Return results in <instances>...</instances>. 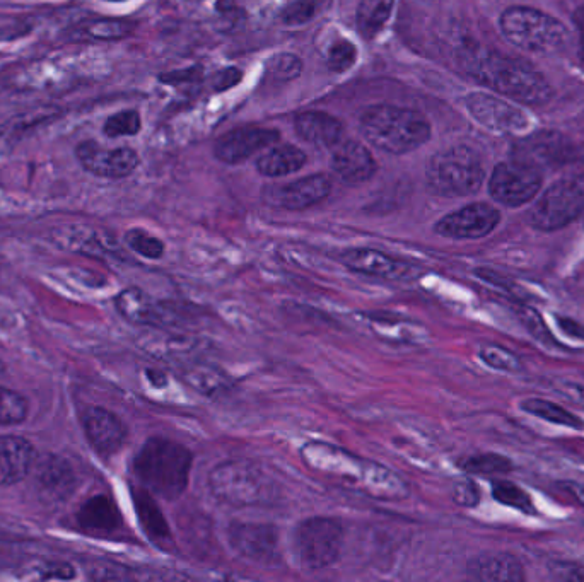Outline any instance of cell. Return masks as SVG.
<instances>
[{
  "instance_id": "obj_1",
  "label": "cell",
  "mask_w": 584,
  "mask_h": 582,
  "mask_svg": "<svg viewBox=\"0 0 584 582\" xmlns=\"http://www.w3.org/2000/svg\"><path fill=\"white\" fill-rule=\"evenodd\" d=\"M463 65L484 86L523 105H544L552 98L547 79L523 60L477 48L463 57Z\"/></svg>"
},
{
  "instance_id": "obj_2",
  "label": "cell",
  "mask_w": 584,
  "mask_h": 582,
  "mask_svg": "<svg viewBox=\"0 0 584 582\" xmlns=\"http://www.w3.org/2000/svg\"><path fill=\"white\" fill-rule=\"evenodd\" d=\"M193 456L182 444L151 437L135 454L134 472L146 489L175 501L185 492Z\"/></svg>"
},
{
  "instance_id": "obj_3",
  "label": "cell",
  "mask_w": 584,
  "mask_h": 582,
  "mask_svg": "<svg viewBox=\"0 0 584 582\" xmlns=\"http://www.w3.org/2000/svg\"><path fill=\"white\" fill-rule=\"evenodd\" d=\"M361 132L364 139L380 151L407 154L426 144L431 137V125L419 111L376 105L363 111Z\"/></svg>"
},
{
  "instance_id": "obj_4",
  "label": "cell",
  "mask_w": 584,
  "mask_h": 582,
  "mask_svg": "<svg viewBox=\"0 0 584 582\" xmlns=\"http://www.w3.org/2000/svg\"><path fill=\"white\" fill-rule=\"evenodd\" d=\"M499 24L506 40L523 52L549 55L561 52L569 43L566 26L533 7H509L501 14Z\"/></svg>"
},
{
  "instance_id": "obj_5",
  "label": "cell",
  "mask_w": 584,
  "mask_h": 582,
  "mask_svg": "<svg viewBox=\"0 0 584 582\" xmlns=\"http://www.w3.org/2000/svg\"><path fill=\"white\" fill-rule=\"evenodd\" d=\"M212 494L229 506H262L277 495L274 480L253 461L221 463L209 475Z\"/></svg>"
},
{
  "instance_id": "obj_6",
  "label": "cell",
  "mask_w": 584,
  "mask_h": 582,
  "mask_svg": "<svg viewBox=\"0 0 584 582\" xmlns=\"http://www.w3.org/2000/svg\"><path fill=\"white\" fill-rule=\"evenodd\" d=\"M427 185L441 197H468L479 192L485 169L479 154L467 146H455L434 154L426 169Z\"/></svg>"
},
{
  "instance_id": "obj_7",
  "label": "cell",
  "mask_w": 584,
  "mask_h": 582,
  "mask_svg": "<svg viewBox=\"0 0 584 582\" xmlns=\"http://www.w3.org/2000/svg\"><path fill=\"white\" fill-rule=\"evenodd\" d=\"M584 214V173L555 181L528 212L538 231H557Z\"/></svg>"
},
{
  "instance_id": "obj_8",
  "label": "cell",
  "mask_w": 584,
  "mask_h": 582,
  "mask_svg": "<svg viewBox=\"0 0 584 582\" xmlns=\"http://www.w3.org/2000/svg\"><path fill=\"white\" fill-rule=\"evenodd\" d=\"M344 545V526L339 519L310 518L299 524L296 550L299 562L308 571H322L335 564Z\"/></svg>"
},
{
  "instance_id": "obj_9",
  "label": "cell",
  "mask_w": 584,
  "mask_h": 582,
  "mask_svg": "<svg viewBox=\"0 0 584 582\" xmlns=\"http://www.w3.org/2000/svg\"><path fill=\"white\" fill-rule=\"evenodd\" d=\"M542 187V173L535 164L514 159L497 164L489 181V193L497 204L520 207L537 195Z\"/></svg>"
},
{
  "instance_id": "obj_10",
  "label": "cell",
  "mask_w": 584,
  "mask_h": 582,
  "mask_svg": "<svg viewBox=\"0 0 584 582\" xmlns=\"http://www.w3.org/2000/svg\"><path fill=\"white\" fill-rule=\"evenodd\" d=\"M74 154L84 171L108 180L127 178L141 163L139 154L130 147L106 149L94 140H84L77 144Z\"/></svg>"
},
{
  "instance_id": "obj_11",
  "label": "cell",
  "mask_w": 584,
  "mask_h": 582,
  "mask_svg": "<svg viewBox=\"0 0 584 582\" xmlns=\"http://www.w3.org/2000/svg\"><path fill=\"white\" fill-rule=\"evenodd\" d=\"M332 192L327 176L311 175L301 180L263 188V202L275 209L303 210L320 204Z\"/></svg>"
},
{
  "instance_id": "obj_12",
  "label": "cell",
  "mask_w": 584,
  "mask_h": 582,
  "mask_svg": "<svg viewBox=\"0 0 584 582\" xmlns=\"http://www.w3.org/2000/svg\"><path fill=\"white\" fill-rule=\"evenodd\" d=\"M501 222V214L489 204H470L439 219L434 231L451 239H479L491 234Z\"/></svg>"
},
{
  "instance_id": "obj_13",
  "label": "cell",
  "mask_w": 584,
  "mask_h": 582,
  "mask_svg": "<svg viewBox=\"0 0 584 582\" xmlns=\"http://www.w3.org/2000/svg\"><path fill=\"white\" fill-rule=\"evenodd\" d=\"M467 108L470 115L482 123L485 129L497 134H520L530 125V120L520 108L504 99L494 98L491 94H470Z\"/></svg>"
},
{
  "instance_id": "obj_14",
  "label": "cell",
  "mask_w": 584,
  "mask_h": 582,
  "mask_svg": "<svg viewBox=\"0 0 584 582\" xmlns=\"http://www.w3.org/2000/svg\"><path fill=\"white\" fill-rule=\"evenodd\" d=\"M229 542L241 557L257 564H272L279 559V533L270 524H231Z\"/></svg>"
},
{
  "instance_id": "obj_15",
  "label": "cell",
  "mask_w": 584,
  "mask_h": 582,
  "mask_svg": "<svg viewBox=\"0 0 584 582\" xmlns=\"http://www.w3.org/2000/svg\"><path fill=\"white\" fill-rule=\"evenodd\" d=\"M279 132L262 127H240L222 135L214 146V154L222 163L238 164L245 159L252 158L253 154L272 146L279 140Z\"/></svg>"
},
{
  "instance_id": "obj_16",
  "label": "cell",
  "mask_w": 584,
  "mask_h": 582,
  "mask_svg": "<svg viewBox=\"0 0 584 582\" xmlns=\"http://www.w3.org/2000/svg\"><path fill=\"white\" fill-rule=\"evenodd\" d=\"M340 262L354 272L381 280L407 279L414 270L409 263L371 248H352L344 251L340 255Z\"/></svg>"
},
{
  "instance_id": "obj_17",
  "label": "cell",
  "mask_w": 584,
  "mask_h": 582,
  "mask_svg": "<svg viewBox=\"0 0 584 582\" xmlns=\"http://www.w3.org/2000/svg\"><path fill=\"white\" fill-rule=\"evenodd\" d=\"M89 443L103 456L117 453L127 441V427L117 415L101 407L89 408L82 419Z\"/></svg>"
},
{
  "instance_id": "obj_18",
  "label": "cell",
  "mask_w": 584,
  "mask_h": 582,
  "mask_svg": "<svg viewBox=\"0 0 584 582\" xmlns=\"http://www.w3.org/2000/svg\"><path fill=\"white\" fill-rule=\"evenodd\" d=\"M332 168L335 175L347 185H361L373 178L376 161L363 144L347 140L340 142L333 152Z\"/></svg>"
},
{
  "instance_id": "obj_19",
  "label": "cell",
  "mask_w": 584,
  "mask_h": 582,
  "mask_svg": "<svg viewBox=\"0 0 584 582\" xmlns=\"http://www.w3.org/2000/svg\"><path fill=\"white\" fill-rule=\"evenodd\" d=\"M36 451L30 441L19 436H0V485L21 482L33 470Z\"/></svg>"
},
{
  "instance_id": "obj_20",
  "label": "cell",
  "mask_w": 584,
  "mask_h": 582,
  "mask_svg": "<svg viewBox=\"0 0 584 582\" xmlns=\"http://www.w3.org/2000/svg\"><path fill=\"white\" fill-rule=\"evenodd\" d=\"M468 576L482 582L525 581V571L520 560L511 553H484L468 562Z\"/></svg>"
},
{
  "instance_id": "obj_21",
  "label": "cell",
  "mask_w": 584,
  "mask_h": 582,
  "mask_svg": "<svg viewBox=\"0 0 584 582\" xmlns=\"http://www.w3.org/2000/svg\"><path fill=\"white\" fill-rule=\"evenodd\" d=\"M294 127L301 139L313 146H339L344 127L337 118L323 111H304L294 120Z\"/></svg>"
},
{
  "instance_id": "obj_22",
  "label": "cell",
  "mask_w": 584,
  "mask_h": 582,
  "mask_svg": "<svg viewBox=\"0 0 584 582\" xmlns=\"http://www.w3.org/2000/svg\"><path fill=\"white\" fill-rule=\"evenodd\" d=\"M135 24L129 19L98 18L77 24L67 31V40L72 43L88 41H115L134 33Z\"/></svg>"
},
{
  "instance_id": "obj_23",
  "label": "cell",
  "mask_w": 584,
  "mask_h": 582,
  "mask_svg": "<svg viewBox=\"0 0 584 582\" xmlns=\"http://www.w3.org/2000/svg\"><path fill=\"white\" fill-rule=\"evenodd\" d=\"M115 306L118 313L134 325H158L161 321V309L158 308V304L137 287L120 292L115 299Z\"/></svg>"
},
{
  "instance_id": "obj_24",
  "label": "cell",
  "mask_w": 584,
  "mask_h": 582,
  "mask_svg": "<svg viewBox=\"0 0 584 582\" xmlns=\"http://www.w3.org/2000/svg\"><path fill=\"white\" fill-rule=\"evenodd\" d=\"M134 504L147 536L151 538L152 542L158 543L159 547L170 548V526L166 523L161 509H159L158 504L149 495V492H146V490H135Z\"/></svg>"
},
{
  "instance_id": "obj_25",
  "label": "cell",
  "mask_w": 584,
  "mask_h": 582,
  "mask_svg": "<svg viewBox=\"0 0 584 582\" xmlns=\"http://www.w3.org/2000/svg\"><path fill=\"white\" fill-rule=\"evenodd\" d=\"M79 523L84 530L94 531V533H111L118 530V526L122 524V518L115 502L105 495H98L86 502L79 511Z\"/></svg>"
},
{
  "instance_id": "obj_26",
  "label": "cell",
  "mask_w": 584,
  "mask_h": 582,
  "mask_svg": "<svg viewBox=\"0 0 584 582\" xmlns=\"http://www.w3.org/2000/svg\"><path fill=\"white\" fill-rule=\"evenodd\" d=\"M304 163H306V154L298 147L277 146L258 158L257 169L263 176L279 178V176L296 173L303 168Z\"/></svg>"
},
{
  "instance_id": "obj_27",
  "label": "cell",
  "mask_w": 584,
  "mask_h": 582,
  "mask_svg": "<svg viewBox=\"0 0 584 582\" xmlns=\"http://www.w3.org/2000/svg\"><path fill=\"white\" fill-rule=\"evenodd\" d=\"M520 408L526 414L547 420L550 424L562 425V427H569V429H576V431L584 429V422L579 419L578 415H574L567 408L555 405L554 402H549L544 398H526L520 403Z\"/></svg>"
},
{
  "instance_id": "obj_28",
  "label": "cell",
  "mask_w": 584,
  "mask_h": 582,
  "mask_svg": "<svg viewBox=\"0 0 584 582\" xmlns=\"http://www.w3.org/2000/svg\"><path fill=\"white\" fill-rule=\"evenodd\" d=\"M393 4L395 0H361L357 9V30L366 40L383 30L392 14Z\"/></svg>"
},
{
  "instance_id": "obj_29",
  "label": "cell",
  "mask_w": 584,
  "mask_h": 582,
  "mask_svg": "<svg viewBox=\"0 0 584 582\" xmlns=\"http://www.w3.org/2000/svg\"><path fill=\"white\" fill-rule=\"evenodd\" d=\"M492 497L499 504L518 509L520 513L528 514V516L537 514L533 499L528 492L509 480H492Z\"/></svg>"
},
{
  "instance_id": "obj_30",
  "label": "cell",
  "mask_w": 584,
  "mask_h": 582,
  "mask_svg": "<svg viewBox=\"0 0 584 582\" xmlns=\"http://www.w3.org/2000/svg\"><path fill=\"white\" fill-rule=\"evenodd\" d=\"M463 470L470 475H482V477H491V475H504L513 470V461L508 456L497 453H482L470 456L463 463Z\"/></svg>"
},
{
  "instance_id": "obj_31",
  "label": "cell",
  "mask_w": 584,
  "mask_h": 582,
  "mask_svg": "<svg viewBox=\"0 0 584 582\" xmlns=\"http://www.w3.org/2000/svg\"><path fill=\"white\" fill-rule=\"evenodd\" d=\"M185 379H187L188 385H192L193 388H197L200 393H205V395L222 393L228 388V378L214 367H188L185 371Z\"/></svg>"
},
{
  "instance_id": "obj_32",
  "label": "cell",
  "mask_w": 584,
  "mask_h": 582,
  "mask_svg": "<svg viewBox=\"0 0 584 582\" xmlns=\"http://www.w3.org/2000/svg\"><path fill=\"white\" fill-rule=\"evenodd\" d=\"M28 417V402L18 391L0 386V425H16Z\"/></svg>"
},
{
  "instance_id": "obj_33",
  "label": "cell",
  "mask_w": 584,
  "mask_h": 582,
  "mask_svg": "<svg viewBox=\"0 0 584 582\" xmlns=\"http://www.w3.org/2000/svg\"><path fill=\"white\" fill-rule=\"evenodd\" d=\"M479 357L484 361L485 366L492 367L496 371H503V373H520L523 369L520 359L514 356L511 350L504 349L501 345H482L479 349Z\"/></svg>"
},
{
  "instance_id": "obj_34",
  "label": "cell",
  "mask_w": 584,
  "mask_h": 582,
  "mask_svg": "<svg viewBox=\"0 0 584 582\" xmlns=\"http://www.w3.org/2000/svg\"><path fill=\"white\" fill-rule=\"evenodd\" d=\"M141 115L135 110L118 111L111 115L103 125V134L110 139L125 137V135H137L141 132Z\"/></svg>"
},
{
  "instance_id": "obj_35",
  "label": "cell",
  "mask_w": 584,
  "mask_h": 582,
  "mask_svg": "<svg viewBox=\"0 0 584 582\" xmlns=\"http://www.w3.org/2000/svg\"><path fill=\"white\" fill-rule=\"evenodd\" d=\"M327 2L328 0H296L284 7V11L281 12L282 23L289 26L310 23L311 19H315L323 11Z\"/></svg>"
},
{
  "instance_id": "obj_36",
  "label": "cell",
  "mask_w": 584,
  "mask_h": 582,
  "mask_svg": "<svg viewBox=\"0 0 584 582\" xmlns=\"http://www.w3.org/2000/svg\"><path fill=\"white\" fill-rule=\"evenodd\" d=\"M125 243L129 245L130 250H134L135 253L149 260H158L164 255L163 241L142 229H132L125 234Z\"/></svg>"
},
{
  "instance_id": "obj_37",
  "label": "cell",
  "mask_w": 584,
  "mask_h": 582,
  "mask_svg": "<svg viewBox=\"0 0 584 582\" xmlns=\"http://www.w3.org/2000/svg\"><path fill=\"white\" fill-rule=\"evenodd\" d=\"M40 477L41 484L53 492H65L71 489V468L60 461L50 458L45 465L41 466Z\"/></svg>"
},
{
  "instance_id": "obj_38",
  "label": "cell",
  "mask_w": 584,
  "mask_h": 582,
  "mask_svg": "<svg viewBox=\"0 0 584 582\" xmlns=\"http://www.w3.org/2000/svg\"><path fill=\"white\" fill-rule=\"evenodd\" d=\"M357 50L349 40H339L332 43L328 50L327 64L335 72H345L356 64Z\"/></svg>"
},
{
  "instance_id": "obj_39",
  "label": "cell",
  "mask_w": 584,
  "mask_h": 582,
  "mask_svg": "<svg viewBox=\"0 0 584 582\" xmlns=\"http://www.w3.org/2000/svg\"><path fill=\"white\" fill-rule=\"evenodd\" d=\"M270 74L279 79V81H291L301 74L303 64L296 55L291 53H282V55H275L274 59L270 60L267 65Z\"/></svg>"
},
{
  "instance_id": "obj_40",
  "label": "cell",
  "mask_w": 584,
  "mask_h": 582,
  "mask_svg": "<svg viewBox=\"0 0 584 582\" xmlns=\"http://www.w3.org/2000/svg\"><path fill=\"white\" fill-rule=\"evenodd\" d=\"M453 501H455L458 506H477L480 502L479 487H477V484H474L472 480L456 482L455 487H453Z\"/></svg>"
},
{
  "instance_id": "obj_41",
  "label": "cell",
  "mask_w": 584,
  "mask_h": 582,
  "mask_svg": "<svg viewBox=\"0 0 584 582\" xmlns=\"http://www.w3.org/2000/svg\"><path fill=\"white\" fill-rule=\"evenodd\" d=\"M521 320H523V323H525L526 328L530 330L533 337L540 340L542 344L557 345L555 344L552 335H550L549 330H547V326L544 325V321H542L540 315L535 313L533 309H525V311L521 313Z\"/></svg>"
},
{
  "instance_id": "obj_42",
  "label": "cell",
  "mask_w": 584,
  "mask_h": 582,
  "mask_svg": "<svg viewBox=\"0 0 584 582\" xmlns=\"http://www.w3.org/2000/svg\"><path fill=\"white\" fill-rule=\"evenodd\" d=\"M549 571L559 581H584V567L574 562H554Z\"/></svg>"
},
{
  "instance_id": "obj_43",
  "label": "cell",
  "mask_w": 584,
  "mask_h": 582,
  "mask_svg": "<svg viewBox=\"0 0 584 582\" xmlns=\"http://www.w3.org/2000/svg\"><path fill=\"white\" fill-rule=\"evenodd\" d=\"M241 77H243V74H241L240 69L228 67V69H222L217 72L214 79H212V86L216 91H228V89L234 88L241 81Z\"/></svg>"
},
{
  "instance_id": "obj_44",
  "label": "cell",
  "mask_w": 584,
  "mask_h": 582,
  "mask_svg": "<svg viewBox=\"0 0 584 582\" xmlns=\"http://www.w3.org/2000/svg\"><path fill=\"white\" fill-rule=\"evenodd\" d=\"M202 76V69L200 67H192V69L178 70V72H171V74H163L159 77L161 81L166 84H180L182 81H195Z\"/></svg>"
},
{
  "instance_id": "obj_45",
  "label": "cell",
  "mask_w": 584,
  "mask_h": 582,
  "mask_svg": "<svg viewBox=\"0 0 584 582\" xmlns=\"http://www.w3.org/2000/svg\"><path fill=\"white\" fill-rule=\"evenodd\" d=\"M559 391L566 398H569L571 402L578 403V405L584 407V385H579V383H561L559 385Z\"/></svg>"
},
{
  "instance_id": "obj_46",
  "label": "cell",
  "mask_w": 584,
  "mask_h": 582,
  "mask_svg": "<svg viewBox=\"0 0 584 582\" xmlns=\"http://www.w3.org/2000/svg\"><path fill=\"white\" fill-rule=\"evenodd\" d=\"M557 325L561 326L562 332L574 338H584V326L578 321L566 318V316H557Z\"/></svg>"
},
{
  "instance_id": "obj_47",
  "label": "cell",
  "mask_w": 584,
  "mask_h": 582,
  "mask_svg": "<svg viewBox=\"0 0 584 582\" xmlns=\"http://www.w3.org/2000/svg\"><path fill=\"white\" fill-rule=\"evenodd\" d=\"M564 492L571 495L574 501L584 506V484H579V482H571V480H567V482H561L559 484Z\"/></svg>"
},
{
  "instance_id": "obj_48",
  "label": "cell",
  "mask_w": 584,
  "mask_h": 582,
  "mask_svg": "<svg viewBox=\"0 0 584 582\" xmlns=\"http://www.w3.org/2000/svg\"><path fill=\"white\" fill-rule=\"evenodd\" d=\"M574 24L578 28L579 50H581V57L584 60V6L579 7L574 12Z\"/></svg>"
},
{
  "instance_id": "obj_49",
  "label": "cell",
  "mask_w": 584,
  "mask_h": 582,
  "mask_svg": "<svg viewBox=\"0 0 584 582\" xmlns=\"http://www.w3.org/2000/svg\"><path fill=\"white\" fill-rule=\"evenodd\" d=\"M106 2H125V0H106Z\"/></svg>"
}]
</instances>
